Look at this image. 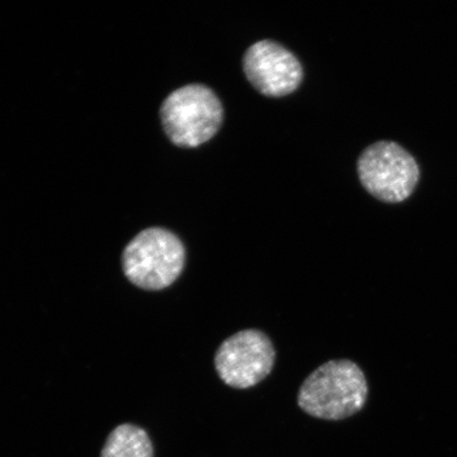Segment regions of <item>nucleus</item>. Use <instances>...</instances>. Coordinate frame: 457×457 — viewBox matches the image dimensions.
I'll return each instance as SVG.
<instances>
[{
  "label": "nucleus",
  "instance_id": "obj_1",
  "mask_svg": "<svg viewBox=\"0 0 457 457\" xmlns=\"http://www.w3.org/2000/svg\"><path fill=\"white\" fill-rule=\"evenodd\" d=\"M368 382L351 360H331L303 382L298 403L305 413L324 420H342L359 412L367 402Z\"/></svg>",
  "mask_w": 457,
  "mask_h": 457
},
{
  "label": "nucleus",
  "instance_id": "obj_2",
  "mask_svg": "<svg viewBox=\"0 0 457 457\" xmlns=\"http://www.w3.org/2000/svg\"><path fill=\"white\" fill-rule=\"evenodd\" d=\"M162 123L173 145L194 148L212 139L224 119V108L214 91L202 84L176 89L162 103Z\"/></svg>",
  "mask_w": 457,
  "mask_h": 457
},
{
  "label": "nucleus",
  "instance_id": "obj_3",
  "mask_svg": "<svg viewBox=\"0 0 457 457\" xmlns=\"http://www.w3.org/2000/svg\"><path fill=\"white\" fill-rule=\"evenodd\" d=\"M186 249L179 237L163 228H148L125 247L122 266L131 283L145 290L168 288L184 271Z\"/></svg>",
  "mask_w": 457,
  "mask_h": 457
},
{
  "label": "nucleus",
  "instance_id": "obj_4",
  "mask_svg": "<svg viewBox=\"0 0 457 457\" xmlns=\"http://www.w3.org/2000/svg\"><path fill=\"white\" fill-rule=\"evenodd\" d=\"M358 175L370 195L397 204L412 195L420 171L414 157L403 146L380 141L365 148L359 157Z\"/></svg>",
  "mask_w": 457,
  "mask_h": 457
},
{
  "label": "nucleus",
  "instance_id": "obj_5",
  "mask_svg": "<svg viewBox=\"0 0 457 457\" xmlns=\"http://www.w3.org/2000/svg\"><path fill=\"white\" fill-rule=\"evenodd\" d=\"M274 361L276 350L270 337L257 329H245L228 337L214 359L220 378L239 390L264 380L271 373Z\"/></svg>",
  "mask_w": 457,
  "mask_h": 457
},
{
  "label": "nucleus",
  "instance_id": "obj_6",
  "mask_svg": "<svg viewBox=\"0 0 457 457\" xmlns=\"http://www.w3.org/2000/svg\"><path fill=\"white\" fill-rule=\"evenodd\" d=\"M244 71L260 94L271 98L293 94L303 79V68L296 56L283 46L261 41L245 51Z\"/></svg>",
  "mask_w": 457,
  "mask_h": 457
},
{
  "label": "nucleus",
  "instance_id": "obj_7",
  "mask_svg": "<svg viewBox=\"0 0 457 457\" xmlns=\"http://www.w3.org/2000/svg\"><path fill=\"white\" fill-rule=\"evenodd\" d=\"M101 457H154L151 438L139 427L119 426L108 436Z\"/></svg>",
  "mask_w": 457,
  "mask_h": 457
}]
</instances>
